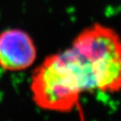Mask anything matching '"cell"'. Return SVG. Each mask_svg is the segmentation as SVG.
I'll use <instances>...</instances> for the list:
<instances>
[{
	"mask_svg": "<svg viewBox=\"0 0 121 121\" xmlns=\"http://www.w3.org/2000/svg\"><path fill=\"white\" fill-rule=\"evenodd\" d=\"M37 57V49L30 34L18 28L0 32V67L18 72L32 66Z\"/></svg>",
	"mask_w": 121,
	"mask_h": 121,
	"instance_id": "7a4b0ae2",
	"label": "cell"
},
{
	"mask_svg": "<svg viewBox=\"0 0 121 121\" xmlns=\"http://www.w3.org/2000/svg\"><path fill=\"white\" fill-rule=\"evenodd\" d=\"M40 66L77 101L84 92L116 93L121 90V38L96 23L67 49L45 57Z\"/></svg>",
	"mask_w": 121,
	"mask_h": 121,
	"instance_id": "6da1fadb",
	"label": "cell"
}]
</instances>
